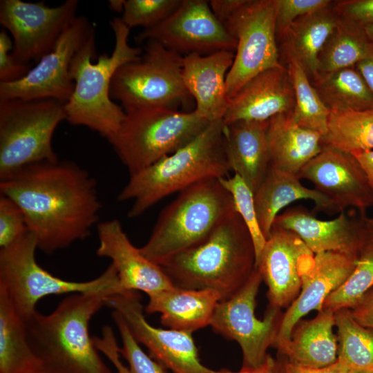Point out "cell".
<instances>
[{"mask_svg": "<svg viewBox=\"0 0 373 373\" xmlns=\"http://www.w3.org/2000/svg\"><path fill=\"white\" fill-rule=\"evenodd\" d=\"M356 67L373 93V44L367 57L359 61Z\"/></svg>", "mask_w": 373, "mask_h": 373, "instance_id": "cell-47", "label": "cell"}, {"mask_svg": "<svg viewBox=\"0 0 373 373\" xmlns=\"http://www.w3.org/2000/svg\"><path fill=\"white\" fill-rule=\"evenodd\" d=\"M276 360L268 354L265 361L259 366L255 367H242L238 372H233L227 369L219 370V373H274Z\"/></svg>", "mask_w": 373, "mask_h": 373, "instance_id": "cell-48", "label": "cell"}, {"mask_svg": "<svg viewBox=\"0 0 373 373\" xmlns=\"http://www.w3.org/2000/svg\"><path fill=\"white\" fill-rule=\"evenodd\" d=\"M110 26L115 36L111 55L96 57L95 37H90L76 53L70 68L75 83L73 93L64 104L66 120L75 126H83L98 133L109 141L117 133L126 116L124 108L111 97L112 79L125 64L137 59L143 52L140 47L128 44L131 29L119 17H113Z\"/></svg>", "mask_w": 373, "mask_h": 373, "instance_id": "cell-4", "label": "cell"}, {"mask_svg": "<svg viewBox=\"0 0 373 373\" xmlns=\"http://www.w3.org/2000/svg\"><path fill=\"white\" fill-rule=\"evenodd\" d=\"M0 193L21 208L38 249L46 254L86 238L102 208L95 179L70 160L22 167L0 179Z\"/></svg>", "mask_w": 373, "mask_h": 373, "instance_id": "cell-1", "label": "cell"}, {"mask_svg": "<svg viewBox=\"0 0 373 373\" xmlns=\"http://www.w3.org/2000/svg\"><path fill=\"white\" fill-rule=\"evenodd\" d=\"M37 240L29 231L0 249V289L4 291L23 320L32 315L41 298L54 294L106 291L123 292L117 271L111 264L95 279L77 282L61 279L41 267L35 258Z\"/></svg>", "mask_w": 373, "mask_h": 373, "instance_id": "cell-8", "label": "cell"}, {"mask_svg": "<svg viewBox=\"0 0 373 373\" xmlns=\"http://www.w3.org/2000/svg\"><path fill=\"white\" fill-rule=\"evenodd\" d=\"M311 82L329 111H364L373 108V93L352 67L318 73Z\"/></svg>", "mask_w": 373, "mask_h": 373, "instance_id": "cell-31", "label": "cell"}, {"mask_svg": "<svg viewBox=\"0 0 373 373\" xmlns=\"http://www.w3.org/2000/svg\"><path fill=\"white\" fill-rule=\"evenodd\" d=\"M255 263L253 240L236 210L200 243L160 266L175 287L213 290L224 300L245 284Z\"/></svg>", "mask_w": 373, "mask_h": 373, "instance_id": "cell-2", "label": "cell"}, {"mask_svg": "<svg viewBox=\"0 0 373 373\" xmlns=\"http://www.w3.org/2000/svg\"><path fill=\"white\" fill-rule=\"evenodd\" d=\"M222 130V120L213 122L184 146L131 174L117 195L119 201H133L128 216L138 217L167 195L202 181L229 176Z\"/></svg>", "mask_w": 373, "mask_h": 373, "instance_id": "cell-5", "label": "cell"}, {"mask_svg": "<svg viewBox=\"0 0 373 373\" xmlns=\"http://www.w3.org/2000/svg\"><path fill=\"white\" fill-rule=\"evenodd\" d=\"M363 224L367 241L373 242V218L363 216Z\"/></svg>", "mask_w": 373, "mask_h": 373, "instance_id": "cell-50", "label": "cell"}, {"mask_svg": "<svg viewBox=\"0 0 373 373\" xmlns=\"http://www.w3.org/2000/svg\"><path fill=\"white\" fill-rule=\"evenodd\" d=\"M230 193L235 209L247 227L256 253V263L258 260L266 242L258 220L254 193L245 182L237 174L219 179ZM255 263V266H256Z\"/></svg>", "mask_w": 373, "mask_h": 373, "instance_id": "cell-37", "label": "cell"}, {"mask_svg": "<svg viewBox=\"0 0 373 373\" xmlns=\"http://www.w3.org/2000/svg\"><path fill=\"white\" fill-rule=\"evenodd\" d=\"M183 56L149 40L140 57L122 66L111 85V97L126 111L146 107L178 111L194 102L182 78Z\"/></svg>", "mask_w": 373, "mask_h": 373, "instance_id": "cell-10", "label": "cell"}, {"mask_svg": "<svg viewBox=\"0 0 373 373\" xmlns=\"http://www.w3.org/2000/svg\"><path fill=\"white\" fill-rule=\"evenodd\" d=\"M294 93L288 69L283 65L266 70L245 84L229 102L224 124L266 122L282 113H291Z\"/></svg>", "mask_w": 373, "mask_h": 373, "instance_id": "cell-22", "label": "cell"}, {"mask_svg": "<svg viewBox=\"0 0 373 373\" xmlns=\"http://www.w3.org/2000/svg\"><path fill=\"white\" fill-rule=\"evenodd\" d=\"M126 0H110L108 5L111 10L115 12H123Z\"/></svg>", "mask_w": 373, "mask_h": 373, "instance_id": "cell-51", "label": "cell"}, {"mask_svg": "<svg viewBox=\"0 0 373 373\" xmlns=\"http://www.w3.org/2000/svg\"><path fill=\"white\" fill-rule=\"evenodd\" d=\"M276 33L280 38L298 18L323 10L332 4L329 0H274Z\"/></svg>", "mask_w": 373, "mask_h": 373, "instance_id": "cell-41", "label": "cell"}, {"mask_svg": "<svg viewBox=\"0 0 373 373\" xmlns=\"http://www.w3.org/2000/svg\"><path fill=\"white\" fill-rule=\"evenodd\" d=\"M314 254L294 232L273 225L256 263L268 288L269 306L288 307L300 293Z\"/></svg>", "mask_w": 373, "mask_h": 373, "instance_id": "cell-17", "label": "cell"}, {"mask_svg": "<svg viewBox=\"0 0 373 373\" xmlns=\"http://www.w3.org/2000/svg\"><path fill=\"white\" fill-rule=\"evenodd\" d=\"M332 7L340 17L364 28L373 26V0L337 1Z\"/></svg>", "mask_w": 373, "mask_h": 373, "instance_id": "cell-43", "label": "cell"}, {"mask_svg": "<svg viewBox=\"0 0 373 373\" xmlns=\"http://www.w3.org/2000/svg\"><path fill=\"white\" fill-rule=\"evenodd\" d=\"M339 18L329 6L298 18L280 37L288 59L297 61L309 77L318 73V55Z\"/></svg>", "mask_w": 373, "mask_h": 373, "instance_id": "cell-29", "label": "cell"}, {"mask_svg": "<svg viewBox=\"0 0 373 373\" xmlns=\"http://www.w3.org/2000/svg\"><path fill=\"white\" fill-rule=\"evenodd\" d=\"M93 35L95 29L88 19L77 16L54 48L23 78L13 82H0V100L52 99L66 103L75 88L70 74L71 62Z\"/></svg>", "mask_w": 373, "mask_h": 373, "instance_id": "cell-14", "label": "cell"}, {"mask_svg": "<svg viewBox=\"0 0 373 373\" xmlns=\"http://www.w3.org/2000/svg\"><path fill=\"white\" fill-rule=\"evenodd\" d=\"M350 312L358 324L373 330V287L350 309Z\"/></svg>", "mask_w": 373, "mask_h": 373, "instance_id": "cell-44", "label": "cell"}, {"mask_svg": "<svg viewBox=\"0 0 373 373\" xmlns=\"http://www.w3.org/2000/svg\"><path fill=\"white\" fill-rule=\"evenodd\" d=\"M246 0H211L209 1L210 8L222 24L235 12Z\"/></svg>", "mask_w": 373, "mask_h": 373, "instance_id": "cell-46", "label": "cell"}, {"mask_svg": "<svg viewBox=\"0 0 373 373\" xmlns=\"http://www.w3.org/2000/svg\"><path fill=\"white\" fill-rule=\"evenodd\" d=\"M269 121L223 124V138L231 171L255 193L270 164L267 140Z\"/></svg>", "mask_w": 373, "mask_h": 373, "instance_id": "cell-25", "label": "cell"}, {"mask_svg": "<svg viewBox=\"0 0 373 373\" xmlns=\"http://www.w3.org/2000/svg\"><path fill=\"white\" fill-rule=\"evenodd\" d=\"M345 211L331 220H321L304 207L287 209L275 218L273 225L296 234L314 254L338 251L358 254L366 242L363 216Z\"/></svg>", "mask_w": 373, "mask_h": 373, "instance_id": "cell-21", "label": "cell"}, {"mask_svg": "<svg viewBox=\"0 0 373 373\" xmlns=\"http://www.w3.org/2000/svg\"><path fill=\"white\" fill-rule=\"evenodd\" d=\"M105 302L106 306L122 317L135 339L148 348L150 356L171 373H219L201 363L192 333L149 324L137 291L109 295Z\"/></svg>", "mask_w": 373, "mask_h": 373, "instance_id": "cell-16", "label": "cell"}, {"mask_svg": "<svg viewBox=\"0 0 373 373\" xmlns=\"http://www.w3.org/2000/svg\"><path fill=\"white\" fill-rule=\"evenodd\" d=\"M234 57L235 52L230 50L183 57L182 78L195 102L193 110L209 122L222 120L227 110L226 79Z\"/></svg>", "mask_w": 373, "mask_h": 373, "instance_id": "cell-23", "label": "cell"}, {"mask_svg": "<svg viewBox=\"0 0 373 373\" xmlns=\"http://www.w3.org/2000/svg\"><path fill=\"white\" fill-rule=\"evenodd\" d=\"M373 42L364 27L340 17L318 57V73H330L356 66L368 55Z\"/></svg>", "mask_w": 373, "mask_h": 373, "instance_id": "cell-32", "label": "cell"}, {"mask_svg": "<svg viewBox=\"0 0 373 373\" xmlns=\"http://www.w3.org/2000/svg\"><path fill=\"white\" fill-rule=\"evenodd\" d=\"M158 42L182 56L207 55L218 51H236V41L213 15L204 0H182L179 7L159 24L135 37L141 44Z\"/></svg>", "mask_w": 373, "mask_h": 373, "instance_id": "cell-15", "label": "cell"}, {"mask_svg": "<svg viewBox=\"0 0 373 373\" xmlns=\"http://www.w3.org/2000/svg\"><path fill=\"white\" fill-rule=\"evenodd\" d=\"M358 254L323 251L314 255L312 267L304 276L297 298L283 314L272 347L282 352L289 342L295 325L309 312L323 309L328 296L354 271Z\"/></svg>", "mask_w": 373, "mask_h": 373, "instance_id": "cell-19", "label": "cell"}, {"mask_svg": "<svg viewBox=\"0 0 373 373\" xmlns=\"http://www.w3.org/2000/svg\"><path fill=\"white\" fill-rule=\"evenodd\" d=\"M338 361L349 370L373 371V330L358 324L349 309L335 312Z\"/></svg>", "mask_w": 373, "mask_h": 373, "instance_id": "cell-34", "label": "cell"}, {"mask_svg": "<svg viewBox=\"0 0 373 373\" xmlns=\"http://www.w3.org/2000/svg\"><path fill=\"white\" fill-rule=\"evenodd\" d=\"M276 360V363L274 373H285L282 356L279 355V357Z\"/></svg>", "mask_w": 373, "mask_h": 373, "instance_id": "cell-52", "label": "cell"}, {"mask_svg": "<svg viewBox=\"0 0 373 373\" xmlns=\"http://www.w3.org/2000/svg\"><path fill=\"white\" fill-rule=\"evenodd\" d=\"M364 28L368 38L373 42V26H367Z\"/></svg>", "mask_w": 373, "mask_h": 373, "instance_id": "cell-53", "label": "cell"}, {"mask_svg": "<svg viewBox=\"0 0 373 373\" xmlns=\"http://www.w3.org/2000/svg\"><path fill=\"white\" fill-rule=\"evenodd\" d=\"M148 314H160L161 323L169 329L193 333L210 325L221 296L211 289L178 287L149 295Z\"/></svg>", "mask_w": 373, "mask_h": 373, "instance_id": "cell-24", "label": "cell"}, {"mask_svg": "<svg viewBox=\"0 0 373 373\" xmlns=\"http://www.w3.org/2000/svg\"><path fill=\"white\" fill-rule=\"evenodd\" d=\"M28 231L24 214L10 198L0 195V248L10 245Z\"/></svg>", "mask_w": 373, "mask_h": 373, "instance_id": "cell-40", "label": "cell"}, {"mask_svg": "<svg viewBox=\"0 0 373 373\" xmlns=\"http://www.w3.org/2000/svg\"><path fill=\"white\" fill-rule=\"evenodd\" d=\"M116 369L118 373H128V367H125L123 363H122Z\"/></svg>", "mask_w": 373, "mask_h": 373, "instance_id": "cell-54", "label": "cell"}, {"mask_svg": "<svg viewBox=\"0 0 373 373\" xmlns=\"http://www.w3.org/2000/svg\"><path fill=\"white\" fill-rule=\"evenodd\" d=\"M182 0H126L122 22L130 29L152 28L169 17Z\"/></svg>", "mask_w": 373, "mask_h": 373, "instance_id": "cell-38", "label": "cell"}, {"mask_svg": "<svg viewBox=\"0 0 373 373\" xmlns=\"http://www.w3.org/2000/svg\"><path fill=\"white\" fill-rule=\"evenodd\" d=\"M112 316L120 334L122 347H119V353L128 364V373H171L143 351L117 312L113 311Z\"/></svg>", "mask_w": 373, "mask_h": 373, "instance_id": "cell-39", "label": "cell"}, {"mask_svg": "<svg viewBox=\"0 0 373 373\" xmlns=\"http://www.w3.org/2000/svg\"><path fill=\"white\" fill-rule=\"evenodd\" d=\"M113 294H71L48 314L36 311L23 320L27 337L50 373H112L99 355L88 326Z\"/></svg>", "mask_w": 373, "mask_h": 373, "instance_id": "cell-3", "label": "cell"}, {"mask_svg": "<svg viewBox=\"0 0 373 373\" xmlns=\"http://www.w3.org/2000/svg\"><path fill=\"white\" fill-rule=\"evenodd\" d=\"M289 73L294 93V107L291 113L299 126L321 134L327 130L329 109L313 86L309 76L295 60L288 59Z\"/></svg>", "mask_w": 373, "mask_h": 373, "instance_id": "cell-35", "label": "cell"}, {"mask_svg": "<svg viewBox=\"0 0 373 373\" xmlns=\"http://www.w3.org/2000/svg\"><path fill=\"white\" fill-rule=\"evenodd\" d=\"M66 119L64 104L55 99L0 100V179L31 164L58 160L52 137Z\"/></svg>", "mask_w": 373, "mask_h": 373, "instance_id": "cell-9", "label": "cell"}, {"mask_svg": "<svg viewBox=\"0 0 373 373\" xmlns=\"http://www.w3.org/2000/svg\"><path fill=\"white\" fill-rule=\"evenodd\" d=\"M223 26L237 44L226 79L230 99L260 73L282 66L276 45L274 0H246Z\"/></svg>", "mask_w": 373, "mask_h": 373, "instance_id": "cell-11", "label": "cell"}, {"mask_svg": "<svg viewBox=\"0 0 373 373\" xmlns=\"http://www.w3.org/2000/svg\"><path fill=\"white\" fill-rule=\"evenodd\" d=\"M267 140L270 166L298 175L322 150V135L298 125L291 113L269 120Z\"/></svg>", "mask_w": 373, "mask_h": 373, "instance_id": "cell-28", "label": "cell"}, {"mask_svg": "<svg viewBox=\"0 0 373 373\" xmlns=\"http://www.w3.org/2000/svg\"><path fill=\"white\" fill-rule=\"evenodd\" d=\"M373 287V242L361 249L356 267L347 280L325 299L323 309L336 312L354 307Z\"/></svg>", "mask_w": 373, "mask_h": 373, "instance_id": "cell-36", "label": "cell"}, {"mask_svg": "<svg viewBox=\"0 0 373 373\" xmlns=\"http://www.w3.org/2000/svg\"><path fill=\"white\" fill-rule=\"evenodd\" d=\"M262 281L256 267L245 284L218 304L210 326L224 338L236 341L242 353V367H255L266 359L280 323V309L268 305L262 319L255 314L256 299Z\"/></svg>", "mask_w": 373, "mask_h": 373, "instance_id": "cell-12", "label": "cell"}, {"mask_svg": "<svg viewBox=\"0 0 373 373\" xmlns=\"http://www.w3.org/2000/svg\"><path fill=\"white\" fill-rule=\"evenodd\" d=\"M118 373V372H117Z\"/></svg>", "mask_w": 373, "mask_h": 373, "instance_id": "cell-56", "label": "cell"}, {"mask_svg": "<svg viewBox=\"0 0 373 373\" xmlns=\"http://www.w3.org/2000/svg\"><path fill=\"white\" fill-rule=\"evenodd\" d=\"M335 312L323 309L310 320L295 325L285 349L278 352L288 362L306 367H323L338 361V338L333 332Z\"/></svg>", "mask_w": 373, "mask_h": 373, "instance_id": "cell-27", "label": "cell"}, {"mask_svg": "<svg viewBox=\"0 0 373 373\" xmlns=\"http://www.w3.org/2000/svg\"><path fill=\"white\" fill-rule=\"evenodd\" d=\"M298 175L272 166L254 193V202L260 229L266 238L269 236L275 218L279 211L299 200L314 202L318 211L337 212L333 203L315 189L304 186Z\"/></svg>", "mask_w": 373, "mask_h": 373, "instance_id": "cell-26", "label": "cell"}, {"mask_svg": "<svg viewBox=\"0 0 373 373\" xmlns=\"http://www.w3.org/2000/svg\"><path fill=\"white\" fill-rule=\"evenodd\" d=\"M210 123L194 110L137 108L126 111L119 129L108 142L131 175L184 146Z\"/></svg>", "mask_w": 373, "mask_h": 373, "instance_id": "cell-7", "label": "cell"}, {"mask_svg": "<svg viewBox=\"0 0 373 373\" xmlns=\"http://www.w3.org/2000/svg\"><path fill=\"white\" fill-rule=\"evenodd\" d=\"M322 144L351 154L373 150V108L330 111Z\"/></svg>", "mask_w": 373, "mask_h": 373, "instance_id": "cell-33", "label": "cell"}, {"mask_svg": "<svg viewBox=\"0 0 373 373\" xmlns=\"http://www.w3.org/2000/svg\"><path fill=\"white\" fill-rule=\"evenodd\" d=\"M219 179L202 181L180 191L162 211L148 241L139 248L147 259L162 265L200 243L236 211L230 193Z\"/></svg>", "mask_w": 373, "mask_h": 373, "instance_id": "cell-6", "label": "cell"}, {"mask_svg": "<svg viewBox=\"0 0 373 373\" xmlns=\"http://www.w3.org/2000/svg\"><path fill=\"white\" fill-rule=\"evenodd\" d=\"M347 373H373V371H356V370H349Z\"/></svg>", "mask_w": 373, "mask_h": 373, "instance_id": "cell-55", "label": "cell"}, {"mask_svg": "<svg viewBox=\"0 0 373 373\" xmlns=\"http://www.w3.org/2000/svg\"><path fill=\"white\" fill-rule=\"evenodd\" d=\"M280 355V354H279ZM285 373H347L349 370L337 361L332 365L323 367H306L288 362L282 355Z\"/></svg>", "mask_w": 373, "mask_h": 373, "instance_id": "cell-45", "label": "cell"}, {"mask_svg": "<svg viewBox=\"0 0 373 373\" xmlns=\"http://www.w3.org/2000/svg\"><path fill=\"white\" fill-rule=\"evenodd\" d=\"M314 189L328 198L337 212L351 207L361 214L373 206V190L367 176L351 153L323 145L321 151L299 172Z\"/></svg>", "mask_w": 373, "mask_h": 373, "instance_id": "cell-18", "label": "cell"}, {"mask_svg": "<svg viewBox=\"0 0 373 373\" xmlns=\"http://www.w3.org/2000/svg\"><path fill=\"white\" fill-rule=\"evenodd\" d=\"M79 1L50 7L44 1H0V23L12 37V54L20 63L38 62L76 19Z\"/></svg>", "mask_w": 373, "mask_h": 373, "instance_id": "cell-13", "label": "cell"}, {"mask_svg": "<svg viewBox=\"0 0 373 373\" xmlns=\"http://www.w3.org/2000/svg\"><path fill=\"white\" fill-rule=\"evenodd\" d=\"M13 41L7 31L0 32V82H13L23 78L30 70L29 64L20 63L12 54Z\"/></svg>", "mask_w": 373, "mask_h": 373, "instance_id": "cell-42", "label": "cell"}, {"mask_svg": "<svg viewBox=\"0 0 373 373\" xmlns=\"http://www.w3.org/2000/svg\"><path fill=\"white\" fill-rule=\"evenodd\" d=\"M363 169L373 190V150L352 153Z\"/></svg>", "mask_w": 373, "mask_h": 373, "instance_id": "cell-49", "label": "cell"}, {"mask_svg": "<svg viewBox=\"0 0 373 373\" xmlns=\"http://www.w3.org/2000/svg\"><path fill=\"white\" fill-rule=\"evenodd\" d=\"M0 373H50L30 345L24 321L1 289Z\"/></svg>", "mask_w": 373, "mask_h": 373, "instance_id": "cell-30", "label": "cell"}, {"mask_svg": "<svg viewBox=\"0 0 373 373\" xmlns=\"http://www.w3.org/2000/svg\"><path fill=\"white\" fill-rule=\"evenodd\" d=\"M97 229V255L111 260L124 291H141L149 296L175 286L160 265L147 259L132 244L119 220L100 222Z\"/></svg>", "mask_w": 373, "mask_h": 373, "instance_id": "cell-20", "label": "cell"}]
</instances>
